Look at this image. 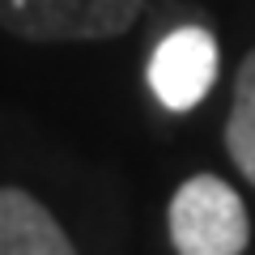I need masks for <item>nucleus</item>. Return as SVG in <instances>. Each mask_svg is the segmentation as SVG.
I'll use <instances>...</instances> for the list:
<instances>
[{
  "instance_id": "obj_1",
  "label": "nucleus",
  "mask_w": 255,
  "mask_h": 255,
  "mask_svg": "<svg viewBox=\"0 0 255 255\" xmlns=\"http://www.w3.org/2000/svg\"><path fill=\"white\" fill-rule=\"evenodd\" d=\"M166 221L174 255H243L251 243L243 196L217 174H191L179 183Z\"/></svg>"
},
{
  "instance_id": "obj_3",
  "label": "nucleus",
  "mask_w": 255,
  "mask_h": 255,
  "mask_svg": "<svg viewBox=\"0 0 255 255\" xmlns=\"http://www.w3.org/2000/svg\"><path fill=\"white\" fill-rule=\"evenodd\" d=\"M213 77H217V38L204 26L170 30L149 60V85L166 111H191L213 90Z\"/></svg>"
},
{
  "instance_id": "obj_4",
  "label": "nucleus",
  "mask_w": 255,
  "mask_h": 255,
  "mask_svg": "<svg viewBox=\"0 0 255 255\" xmlns=\"http://www.w3.org/2000/svg\"><path fill=\"white\" fill-rule=\"evenodd\" d=\"M0 255H77L73 238L26 187H0Z\"/></svg>"
},
{
  "instance_id": "obj_2",
  "label": "nucleus",
  "mask_w": 255,
  "mask_h": 255,
  "mask_svg": "<svg viewBox=\"0 0 255 255\" xmlns=\"http://www.w3.org/2000/svg\"><path fill=\"white\" fill-rule=\"evenodd\" d=\"M145 0H0V26L26 43H94L136 26Z\"/></svg>"
},
{
  "instance_id": "obj_5",
  "label": "nucleus",
  "mask_w": 255,
  "mask_h": 255,
  "mask_svg": "<svg viewBox=\"0 0 255 255\" xmlns=\"http://www.w3.org/2000/svg\"><path fill=\"white\" fill-rule=\"evenodd\" d=\"M226 153L247 183L255 187V47L243 55L234 77V98L226 119Z\"/></svg>"
}]
</instances>
